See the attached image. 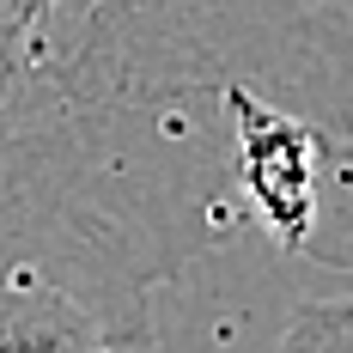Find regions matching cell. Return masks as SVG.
<instances>
[{"label": "cell", "instance_id": "obj_2", "mask_svg": "<svg viewBox=\"0 0 353 353\" xmlns=\"http://www.w3.org/2000/svg\"><path fill=\"white\" fill-rule=\"evenodd\" d=\"M274 353H353V299H317L286 323Z\"/></svg>", "mask_w": 353, "mask_h": 353}, {"label": "cell", "instance_id": "obj_1", "mask_svg": "<svg viewBox=\"0 0 353 353\" xmlns=\"http://www.w3.org/2000/svg\"><path fill=\"white\" fill-rule=\"evenodd\" d=\"M146 299L55 262H0V353H146Z\"/></svg>", "mask_w": 353, "mask_h": 353}, {"label": "cell", "instance_id": "obj_3", "mask_svg": "<svg viewBox=\"0 0 353 353\" xmlns=\"http://www.w3.org/2000/svg\"><path fill=\"white\" fill-rule=\"evenodd\" d=\"M49 6H55V0H0V25H12V31L31 37L37 25L49 19Z\"/></svg>", "mask_w": 353, "mask_h": 353}]
</instances>
